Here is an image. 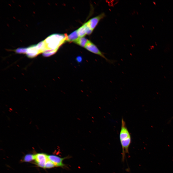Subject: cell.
<instances>
[{
    "mask_svg": "<svg viewBox=\"0 0 173 173\" xmlns=\"http://www.w3.org/2000/svg\"><path fill=\"white\" fill-rule=\"evenodd\" d=\"M119 137L122 149V160L124 161L126 154L129 153V148L131 143V140L130 134L123 118L121 120Z\"/></svg>",
    "mask_w": 173,
    "mask_h": 173,
    "instance_id": "6da1fadb",
    "label": "cell"
},
{
    "mask_svg": "<svg viewBox=\"0 0 173 173\" xmlns=\"http://www.w3.org/2000/svg\"><path fill=\"white\" fill-rule=\"evenodd\" d=\"M84 48L89 51L102 57L109 63H113L115 62L113 60L107 58L105 56L104 53L101 51L95 44L90 41Z\"/></svg>",
    "mask_w": 173,
    "mask_h": 173,
    "instance_id": "7a4b0ae2",
    "label": "cell"
},
{
    "mask_svg": "<svg viewBox=\"0 0 173 173\" xmlns=\"http://www.w3.org/2000/svg\"><path fill=\"white\" fill-rule=\"evenodd\" d=\"M48 159V155L44 153H38L34 155V160L37 165L40 167L45 168Z\"/></svg>",
    "mask_w": 173,
    "mask_h": 173,
    "instance_id": "3957f363",
    "label": "cell"
},
{
    "mask_svg": "<svg viewBox=\"0 0 173 173\" xmlns=\"http://www.w3.org/2000/svg\"><path fill=\"white\" fill-rule=\"evenodd\" d=\"M105 16V14L104 12H102L98 15L91 19L86 23L88 26L93 30L99 21Z\"/></svg>",
    "mask_w": 173,
    "mask_h": 173,
    "instance_id": "277c9868",
    "label": "cell"
},
{
    "mask_svg": "<svg viewBox=\"0 0 173 173\" xmlns=\"http://www.w3.org/2000/svg\"><path fill=\"white\" fill-rule=\"evenodd\" d=\"M48 159L51 161L55 166L63 167L64 165L63 163V161L66 157L61 158L57 156L53 155H48Z\"/></svg>",
    "mask_w": 173,
    "mask_h": 173,
    "instance_id": "5b68a950",
    "label": "cell"
},
{
    "mask_svg": "<svg viewBox=\"0 0 173 173\" xmlns=\"http://www.w3.org/2000/svg\"><path fill=\"white\" fill-rule=\"evenodd\" d=\"M79 37L78 35L77 30L74 31L71 33L68 36L67 41L71 42H74L78 39Z\"/></svg>",
    "mask_w": 173,
    "mask_h": 173,
    "instance_id": "8992f818",
    "label": "cell"
},
{
    "mask_svg": "<svg viewBox=\"0 0 173 173\" xmlns=\"http://www.w3.org/2000/svg\"><path fill=\"white\" fill-rule=\"evenodd\" d=\"M89 40L84 37H79L74 42L80 45L85 47Z\"/></svg>",
    "mask_w": 173,
    "mask_h": 173,
    "instance_id": "52a82bcc",
    "label": "cell"
},
{
    "mask_svg": "<svg viewBox=\"0 0 173 173\" xmlns=\"http://www.w3.org/2000/svg\"><path fill=\"white\" fill-rule=\"evenodd\" d=\"M77 32L79 37H83L86 34V26L84 24L77 30Z\"/></svg>",
    "mask_w": 173,
    "mask_h": 173,
    "instance_id": "ba28073f",
    "label": "cell"
},
{
    "mask_svg": "<svg viewBox=\"0 0 173 173\" xmlns=\"http://www.w3.org/2000/svg\"><path fill=\"white\" fill-rule=\"evenodd\" d=\"M34 160V155L31 154H28L26 155L24 157V160L25 162H30Z\"/></svg>",
    "mask_w": 173,
    "mask_h": 173,
    "instance_id": "9c48e42d",
    "label": "cell"
},
{
    "mask_svg": "<svg viewBox=\"0 0 173 173\" xmlns=\"http://www.w3.org/2000/svg\"><path fill=\"white\" fill-rule=\"evenodd\" d=\"M55 166L54 164L48 159L46 163L45 168H51Z\"/></svg>",
    "mask_w": 173,
    "mask_h": 173,
    "instance_id": "30bf717a",
    "label": "cell"
},
{
    "mask_svg": "<svg viewBox=\"0 0 173 173\" xmlns=\"http://www.w3.org/2000/svg\"><path fill=\"white\" fill-rule=\"evenodd\" d=\"M84 24L86 26V34L90 35L92 33L93 30L88 26L86 23H85Z\"/></svg>",
    "mask_w": 173,
    "mask_h": 173,
    "instance_id": "8fae6325",
    "label": "cell"
},
{
    "mask_svg": "<svg viewBox=\"0 0 173 173\" xmlns=\"http://www.w3.org/2000/svg\"><path fill=\"white\" fill-rule=\"evenodd\" d=\"M76 60L78 62H80L82 60V58L80 56H78L77 57Z\"/></svg>",
    "mask_w": 173,
    "mask_h": 173,
    "instance_id": "7c38bea8",
    "label": "cell"
}]
</instances>
